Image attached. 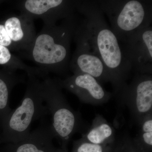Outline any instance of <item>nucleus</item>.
I'll return each mask as SVG.
<instances>
[{
	"instance_id": "9",
	"label": "nucleus",
	"mask_w": 152,
	"mask_h": 152,
	"mask_svg": "<svg viewBox=\"0 0 152 152\" xmlns=\"http://www.w3.org/2000/svg\"><path fill=\"white\" fill-rule=\"evenodd\" d=\"M123 53L134 74L152 75V27L131 35L123 42Z\"/></svg>"
},
{
	"instance_id": "12",
	"label": "nucleus",
	"mask_w": 152,
	"mask_h": 152,
	"mask_svg": "<svg viewBox=\"0 0 152 152\" xmlns=\"http://www.w3.org/2000/svg\"><path fill=\"white\" fill-rule=\"evenodd\" d=\"M54 138L51 124L42 122L23 140L15 143V152H48Z\"/></svg>"
},
{
	"instance_id": "17",
	"label": "nucleus",
	"mask_w": 152,
	"mask_h": 152,
	"mask_svg": "<svg viewBox=\"0 0 152 152\" xmlns=\"http://www.w3.org/2000/svg\"><path fill=\"white\" fill-rule=\"evenodd\" d=\"M0 45L7 47L10 50L19 51L15 44L9 37L4 26L2 24H0Z\"/></svg>"
},
{
	"instance_id": "6",
	"label": "nucleus",
	"mask_w": 152,
	"mask_h": 152,
	"mask_svg": "<svg viewBox=\"0 0 152 152\" xmlns=\"http://www.w3.org/2000/svg\"><path fill=\"white\" fill-rule=\"evenodd\" d=\"M115 96L120 106L127 107L132 122L138 125L152 114V75L134 74Z\"/></svg>"
},
{
	"instance_id": "1",
	"label": "nucleus",
	"mask_w": 152,
	"mask_h": 152,
	"mask_svg": "<svg viewBox=\"0 0 152 152\" xmlns=\"http://www.w3.org/2000/svg\"><path fill=\"white\" fill-rule=\"evenodd\" d=\"M76 11L84 17L79 22V26L90 46L104 64L116 96L127 84L132 72L120 42L106 22L98 1H76Z\"/></svg>"
},
{
	"instance_id": "2",
	"label": "nucleus",
	"mask_w": 152,
	"mask_h": 152,
	"mask_svg": "<svg viewBox=\"0 0 152 152\" xmlns=\"http://www.w3.org/2000/svg\"><path fill=\"white\" fill-rule=\"evenodd\" d=\"M79 23L75 13L59 25H44L23 56L36 64L45 77L50 72L65 75L69 69L71 42Z\"/></svg>"
},
{
	"instance_id": "16",
	"label": "nucleus",
	"mask_w": 152,
	"mask_h": 152,
	"mask_svg": "<svg viewBox=\"0 0 152 152\" xmlns=\"http://www.w3.org/2000/svg\"><path fill=\"white\" fill-rule=\"evenodd\" d=\"M76 152H104V145L92 143L81 138L75 142Z\"/></svg>"
},
{
	"instance_id": "10",
	"label": "nucleus",
	"mask_w": 152,
	"mask_h": 152,
	"mask_svg": "<svg viewBox=\"0 0 152 152\" xmlns=\"http://www.w3.org/2000/svg\"><path fill=\"white\" fill-rule=\"evenodd\" d=\"M57 80L62 89L72 93L83 103L100 105L107 102L113 95L95 78L88 74H73L64 80Z\"/></svg>"
},
{
	"instance_id": "11",
	"label": "nucleus",
	"mask_w": 152,
	"mask_h": 152,
	"mask_svg": "<svg viewBox=\"0 0 152 152\" xmlns=\"http://www.w3.org/2000/svg\"><path fill=\"white\" fill-rule=\"evenodd\" d=\"M11 40L19 50H28L35 38L34 20L20 14L8 17L4 24Z\"/></svg>"
},
{
	"instance_id": "4",
	"label": "nucleus",
	"mask_w": 152,
	"mask_h": 152,
	"mask_svg": "<svg viewBox=\"0 0 152 152\" xmlns=\"http://www.w3.org/2000/svg\"><path fill=\"white\" fill-rule=\"evenodd\" d=\"M42 85L44 102L51 116L54 138L65 145L76 133H86L89 127L80 113L68 102L57 79L45 77Z\"/></svg>"
},
{
	"instance_id": "14",
	"label": "nucleus",
	"mask_w": 152,
	"mask_h": 152,
	"mask_svg": "<svg viewBox=\"0 0 152 152\" xmlns=\"http://www.w3.org/2000/svg\"><path fill=\"white\" fill-rule=\"evenodd\" d=\"M23 81L22 77L18 75L15 71L0 74V125L12 111L10 106L11 91Z\"/></svg>"
},
{
	"instance_id": "15",
	"label": "nucleus",
	"mask_w": 152,
	"mask_h": 152,
	"mask_svg": "<svg viewBox=\"0 0 152 152\" xmlns=\"http://www.w3.org/2000/svg\"><path fill=\"white\" fill-rule=\"evenodd\" d=\"M138 126L139 129L134 139V145L151 148L152 146V114L146 117Z\"/></svg>"
},
{
	"instance_id": "13",
	"label": "nucleus",
	"mask_w": 152,
	"mask_h": 152,
	"mask_svg": "<svg viewBox=\"0 0 152 152\" xmlns=\"http://www.w3.org/2000/svg\"><path fill=\"white\" fill-rule=\"evenodd\" d=\"M115 129L104 118L97 115L88 131L82 134V138L87 141L98 145H104L114 142L115 140Z\"/></svg>"
},
{
	"instance_id": "3",
	"label": "nucleus",
	"mask_w": 152,
	"mask_h": 152,
	"mask_svg": "<svg viewBox=\"0 0 152 152\" xmlns=\"http://www.w3.org/2000/svg\"><path fill=\"white\" fill-rule=\"evenodd\" d=\"M26 89L21 104L11 111L0 125L2 132L0 141L16 143L29 134L34 121L49 114L44 104L42 81L34 75H28Z\"/></svg>"
},
{
	"instance_id": "7",
	"label": "nucleus",
	"mask_w": 152,
	"mask_h": 152,
	"mask_svg": "<svg viewBox=\"0 0 152 152\" xmlns=\"http://www.w3.org/2000/svg\"><path fill=\"white\" fill-rule=\"evenodd\" d=\"M73 39L76 48L70 61L69 69L73 74H86L92 76L102 85L110 82L104 64L90 46L79 24Z\"/></svg>"
},
{
	"instance_id": "8",
	"label": "nucleus",
	"mask_w": 152,
	"mask_h": 152,
	"mask_svg": "<svg viewBox=\"0 0 152 152\" xmlns=\"http://www.w3.org/2000/svg\"><path fill=\"white\" fill-rule=\"evenodd\" d=\"M76 4V0H25L18 1L17 7L21 15L49 26L75 14Z\"/></svg>"
},
{
	"instance_id": "5",
	"label": "nucleus",
	"mask_w": 152,
	"mask_h": 152,
	"mask_svg": "<svg viewBox=\"0 0 152 152\" xmlns=\"http://www.w3.org/2000/svg\"><path fill=\"white\" fill-rule=\"evenodd\" d=\"M99 6L107 17L112 31L120 42L151 26L152 1L100 0Z\"/></svg>"
}]
</instances>
